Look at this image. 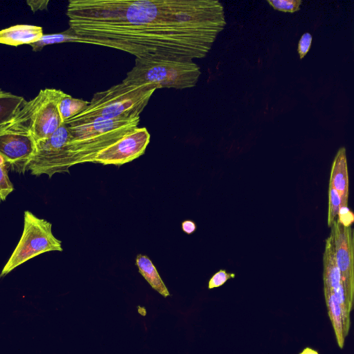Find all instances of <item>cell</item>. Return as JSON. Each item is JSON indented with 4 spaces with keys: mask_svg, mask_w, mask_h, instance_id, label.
I'll return each instance as SVG.
<instances>
[{
    "mask_svg": "<svg viewBox=\"0 0 354 354\" xmlns=\"http://www.w3.org/2000/svg\"><path fill=\"white\" fill-rule=\"evenodd\" d=\"M201 74L193 61L166 57H136L135 64L122 81L135 85H151L157 89H184L196 85Z\"/></svg>",
    "mask_w": 354,
    "mask_h": 354,
    "instance_id": "cell-3",
    "label": "cell"
},
{
    "mask_svg": "<svg viewBox=\"0 0 354 354\" xmlns=\"http://www.w3.org/2000/svg\"><path fill=\"white\" fill-rule=\"evenodd\" d=\"M299 354H319V353L311 348L306 347Z\"/></svg>",
    "mask_w": 354,
    "mask_h": 354,
    "instance_id": "cell-27",
    "label": "cell"
},
{
    "mask_svg": "<svg viewBox=\"0 0 354 354\" xmlns=\"http://www.w3.org/2000/svg\"><path fill=\"white\" fill-rule=\"evenodd\" d=\"M35 147L36 142L27 126L17 115L0 127V155L12 170L25 173Z\"/></svg>",
    "mask_w": 354,
    "mask_h": 354,
    "instance_id": "cell-8",
    "label": "cell"
},
{
    "mask_svg": "<svg viewBox=\"0 0 354 354\" xmlns=\"http://www.w3.org/2000/svg\"><path fill=\"white\" fill-rule=\"evenodd\" d=\"M182 229L184 232L191 234L196 230V225L194 221L186 220L182 223Z\"/></svg>",
    "mask_w": 354,
    "mask_h": 354,
    "instance_id": "cell-26",
    "label": "cell"
},
{
    "mask_svg": "<svg viewBox=\"0 0 354 354\" xmlns=\"http://www.w3.org/2000/svg\"><path fill=\"white\" fill-rule=\"evenodd\" d=\"M62 250V241L52 232V224L26 210L24 212L22 235L4 266L0 277L6 276L19 266L42 253Z\"/></svg>",
    "mask_w": 354,
    "mask_h": 354,
    "instance_id": "cell-5",
    "label": "cell"
},
{
    "mask_svg": "<svg viewBox=\"0 0 354 354\" xmlns=\"http://www.w3.org/2000/svg\"><path fill=\"white\" fill-rule=\"evenodd\" d=\"M323 265L324 288L329 290L337 289L342 283L340 272L335 257L334 234L332 230L330 236L326 240Z\"/></svg>",
    "mask_w": 354,
    "mask_h": 354,
    "instance_id": "cell-13",
    "label": "cell"
},
{
    "mask_svg": "<svg viewBox=\"0 0 354 354\" xmlns=\"http://www.w3.org/2000/svg\"><path fill=\"white\" fill-rule=\"evenodd\" d=\"M69 28L83 44L136 57H205L225 26L217 0H71Z\"/></svg>",
    "mask_w": 354,
    "mask_h": 354,
    "instance_id": "cell-1",
    "label": "cell"
},
{
    "mask_svg": "<svg viewBox=\"0 0 354 354\" xmlns=\"http://www.w3.org/2000/svg\"><path fill=\"white\" fill-rule=\"evenodd\" d=\"M28 6L30 8L33 12L38 10H44L47 9L49 1L48 0H28L26 1Z\"/></svg>",
    "mask_w": 354,
    "mask_h": 354,
    "instance_id": "cell-25",
    "label": "cell"
},
{
    "mask_svg": "<svg viewBox=\"0 0 354 354\" xmlns=\"http://www.w3.org/2000/svg\"><path fill=\"white\" fill-rule=\"evenodd\" d=\"M62 93L59 89H41L35 97L26 101L17 114L36 142L49 138L63 124L58 111Z\"/></svg>",
    "mask_w": 354,
    "mask_h": 354,
    "instance_id": "cell-7",
    "label": "cell"
},
{
    "mask_svg": "<svg viewBox=\"0 0 354 354\" xmlns=\"http://www.w3.org/2000/svg\"><path fill=\"white\" fill-rule=\"evenodd\" d=\"M140 117L84 124H66L69 147L76 163L93 162L97 152L138 127Z\"/></svg>",
    "mask_w": 354,
    "mask_h": 354,
    "instance_id": "cell-4",
    "label": "cell"
},
{
    "mask_svg": "<svg viewBox=\"0 0 354 354\" xmlns=\"http://www.w3.org/2000/svg\"><path fill=\"white\" fill-rule=\"evenodd\" d=\"M136 265L138 268L139 272L153 290L165 298L171 295L157 269L147 256L138 254Z\"/></svg>",
    "mask_w": 354,
    "mask_h": 354,
    "instance_id": "cell-15",
    "label": "cell"
},
{
    "mask_svg": "<svg viewBox=\"0 0 354 354\" xmlns=\"http://www.w3.org/2000/svg\"><path fill=\"white\" fill-rule=\"evenodd\" d=\"M338 221L345 227H351L354 221V215L348 206H341L337 215Z\"/></svg>",
    "mask_w": 354,
    "mask_h": 354,
    "instance_id": "cell-24",
    "label": "cell"
},
{
    "mask_svg": "<svg viewBox=\"0 0 354 354\" xmlns=\"http://www.w3.org/2000/svg\"><path fill=\"white\" fill-rule=\"evenodd\" d=\"M312 35L309 32H305L301 37L297 47L299 58H304L309 51L312 44Z\"/></svg>",
    "mask_w": 354,
    "mask_h": 354,
    "instance_id": "cell-23",
    "label": "cell"
},
{
    "mask_svg": "<svg viewBox=\"0 0 354 354\" xmlns=\"http://www.w3.org/2000/svg\"><path fill=\"white\" fill-rule=\"evenodd\" d=\"M65 42H76L83 44L82 39L77 36L74 32L68 28V30L54 34L44 35L36 42L32 43L30 46L33 51H40L44 47L55 44Z\"/></svg>",
    "mask_w": 354,
    "mask_h": 354,
    "instance_id": "cell-18",
    "label": "cell"
},
{
    "mask_svg": "<svg viewBox=\"0 0 354 354\" xmlns=\"http://www.w3.org/2000/svg\"><path fill=\"white\" fill-rule=\"evenodd\" d=\"M342 205V198L339 193L329 185L328 189V225L331 227L337 219L339 208Z\"/></svg>",
    "mask_w": 354,
    "mask_h": 354,
    "instance_id": "cell-19",
    "label": "cell"
},
{
    "mask_svg": "<svg viewBox=\"0 0 354 354\" xmlns=\"http://www.w3.org/2000/svg\"><path fill=\"white\" fill-rule=\"evenodd\" d=\"M26 102L24 97L0 88V127L10 123Z\"/></svg>",
    "mask_w": 354,
    "mask_h": 354,
    "instance_id": "cell-16",
    "label": "cell"
},
{
    "mask_svg": "<svg viewBox=\"0 0 354 354\" xmlns=\"http://www.w3.org/2000/svg\"><path fill=\"white\" fill-rule=\"evenodd\" d=\"M267 2L274 10L290 13L298 11L302 3L301 0H268Z\"/></svg>",
    "mask_w": 354,
    "mask_h": 354,
    "instance_id": "cell-20",
    "label": "cell"
},
{
    "mask_svg": "<svg viewBox=\"0 0 354 354\" xmlns=\"http://www.w3.org/2000/svg\"><path fill=\"white\" fill-rule=\"evenodd\" d=\"M330 185L340 195L342 205L348 206V172L346 149L342 147L337 151L333 162Z\"/></svg>",
    "mask_w": 354,
    "mask_h": 354,
    "instance_id": "cell-12",
    "label": "cell"
},
{
    "mask_svg": "<svg viewBox=\"0 0 354 354\" xmlns=\"http://www.w3.org/2000/svg\"><path fill=\"white\" fill-rule=\"evenodd\" d=\"M88 104L89 102L73 97L63 92L58 102V111L62 123L81 113Z\"/></svg>",
    "mask_w": 354,
    "mask_h": 354,
    "instance_id": "cell-17",
    "label": "cell"
},
{
    "mask_svg": "<svg viewBox=\"0 0 354 354\" xmlns=\"http://www.w3.org/2000/svg\"><path fill=\"white\" fill-rule=\"evenodd\" d=\"M331 230L334 234L335 257L340 272L341 283L348 305L352 308L354 293V238L351 227L342 225L337 220Z\"/></svg>",
    "mask_w": 354,
    "mask_h": 354,
    "instance_id": "cell-10",
    "label": "cell"
},
{
    "mask_svg": "<svg viewBox=\"0 0 354 354\" xmlns=\"http://www.w3.org/2000/svg\"><path fill=\"white\" fill-rule=\"evenodd\" d=\"M13 190L14 187L8 177L7 166L0 165V203L5 201Z\"/></svg>",
    "mask_w": 354,
    "mask_h": 354,
    "instance_id": "cell-21",
    "label": "cell"
},
{
    "mask_svg": "<svg viewBox=\"0 0 354 354\" xmlns=\"http://www.w3.org/2000/svg\"><path fill=\"white\" fill-rule=\"evenodd\" d=\"M235 274L228 273L225 270H220L216 272L209 279L208 288L212 289L223 285L228 279L234 278Z\"/></svg>",
    "mask_w": 354,
    "mask_h": 354,
    "instance_id": "cell-22",
    "label": "cell"
},
{
    "mask_svg": "<svg viewBox=\"0 0 354 354\" xmlns=\"http://www.w3.org/2000/svg\"><path fill=\"white\" fill-rule=\"evenodd\" d=\"M43 35L41 26L19 24L0 30V44L12 46L30 45L39 40Z\"/></svg>",
    "mask_w": 354,
    "mask_h": 354,
    "instance_id": "cell-11",
    "label": "cell"
},
{
    "mask_svg": "<svg viewBox=\"0 0 354 354\" xmlns=\"http://www.w3.org/2000/svg\"><path fill=\"white\" fill-rule=\"evenodd\" d=\"M0 165L7 166L6 162L4 158L0 155Z\"/></svg>",
    "mask_w": 354,
    "mask_h": 354,
    "instance_id": "cell-28",
    "label": "cell"
},
{
    "mask_svg": "<svg viewBox=\"0 0 354 354\" xmlns=\"http://www.w3.org/2000/svg\"><path fill=\"white\" fill-rule=\"evenodd\" d=\"M69 138L68 127L63 123L49 138L37 142L26 171L35 176L45 174L49 178L56 173L68 172L71 166L77 165L70 150Z\"/></svg>",
    "mask_w": 354,
    "mask_h": 354,
    "instance_id": "cell-6",
    "label": "cell"
},
{
    "mask_svg": "<svg viewBox=\"0 0 354 354\" xmlns=\"http://www.w3.org/2000/svg\"><path fill=\"white\" fill-rule=\"evenodd\" d=\"M156 87L123 82L95 93L88 106L64 123L84 124L96 121L140 117Z\"/></svg>",
    "mask_w": 354,
    "mask_h": 354,
    "instance_id": "cell-2",
    "label": "cell"
},
{
    "mask_svg": "<svg viewBox=\"0 0 354 354\" xmlns=\"http://www.w3.org/2000/svg\"><path fill=\"white\" fill-rule=\"evenodd\" d=\"M326 307L334 330L337 343L339 348H343L345 338L349 330L346 328L341 307L333 293L324 288Z\"/></svg>",
    "mask_w": 354,
    "mask_h": 354,
    "instance_id": "cell-14",
    "label": "cell"
},
{
    "mask_svg": "<svg viewBox=\"0 0 354 354\" xmlns=\"http://www.w3.org/2000/svg\"><path fill=\"white\" fill-rule=\"evenodd\" d=\"M149 141L147 128L137 127L97 152L93 162L119 166L129 162L144 154Z\"/></svg>",
    "mask_w": 354,
    "mask_h": 354,
    "instance_id": "cell-9",
    "label": "cell"
}]
</instances>
